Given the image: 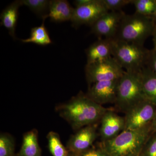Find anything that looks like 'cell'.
Wrapping results in <instances>:
<instances>
[{
  "mask_svg": "<svg viewBox=\"0 0 156 156\" xmlns=\"http://www.w3.org/2000/svg\"></svg>",
  "mask_w": 156,
  "mask_h": 156,
  "instance_id": "32",
  "label": "cell"
},
{
  "mask_svg": "<svg viewBox=\"0 0 156 156\" xmlns=\"http://www.w3.org/2000/svg\"><path fill=\"white\" fill-rule=\"evenodd\" d=\"M108 11L102 0H92L87 5L76 7L71 21L75 27L83 24L91 26Z\"/></svg>",
  "mask_w": 156,
  "mask_h": 156,
  "instance_id": "8",
  "label": "cell"
},
{
  "mask_svg": "<svg viewBox=\"0 0 156 156\" xmlns=\"http://www.w3.org/2000/svg\"><path fill=\"white\" fill-rule=\"evenodd\" d=\"M105 5L108 11H121L123 7L132 4V0H102Z\"/></svg>",
  "mask_w": 156,
  "mask_h": 156,
  "instance_id": "24",
  "label": "cell"
},
{
  "mask_svg": "<svg viewBox=\"0 0 156 156\" xmlns=\"http://www.w3.org/2000/svg\"><path fill=\"white\" fill-rule=\"evenodd\" d=\"M125 72L112 56L87 63L85 67L86 79L89 86L100 81L119 80Z\"/></svg>",
  "mask_w": 156,
  "mask_h": 156,
  "instance_id": "6",
  "label": "cell"
},
{
  "mask_svg": "<svg viewBox=\"0 0 156 156\" xmlns=\"http://www.w3.org/2000/svg\"><path fill=\"white\" fill-rule=\"evenodd\" d=\"M45 20H43L41 25L31 29L29 38L23 39V43H34L41 46H46L52 44V41L48 31L45 27Z\"/></svg>",
  "mask_w": 156,
  "mask_h": 156,
  "instance_id": "18",
  "label": "cell"
},
{
  "mask_svg": "<svg viewBox=\"0 0 156 156\" xmlns=\"http://www.w3.org/2000/svg\"><path fill=\"white\" fill-rule=\"evenodd\" d=\"M146 67L156 74V50H150L147 60Z\"/></svg>",
  "mask_w": 156,
  "mask_h": 156,
  "instance_id": "26",
  "label": "cell"
},
{
  "mask_svg": "<svg viewBox=\"0 0 156 156\" xmlns=\"http://www.w3.org/2000/svg\"><path fill=\"white\" fill-rule=\"evenodd\" d=\"M119 80L100 81L93 83L89 86L86 95L95 103L101 105L115 103Z\"/></svg>",
  "mask_w": 156,
  "mask_h": 156,
  "instance_id": "10",
  "label": "cell"
},
{
  "mask_svg": "<svg viewBox=\"0 0 156 156\" xmlns=\"http://www.w3.org/2000/svg\"><path fill=\"white\" fill-rule=\"evenodd\" d=\"M49 151L53 156H69V152L62 144L58 133L50 131L47 135Z\"/></svg>",
  "mask_w": 156,
  "mask_h": 156,
  "instance_id": "19",
  "label": "cell"
},
{
  "mask_svg": "<svg viewBox=\"0 0 156 156\" xmlns=\"http://www.w3.org/2000/svg\"><path fill=\"white\" fill-rule=\"evenodd\" d=\"M74 11V8L66 0H52L47 17L53 22L69 21L71 20Z\"/></svg>",
  "mask_w": 156,
  "mask_h": 156,
  "instance_id": "14",
  "label": "cell"
},
{
  "mask_svg": "<svg viewBox=\"0 0 156 156\" xmlns=\"http://www.w3.org/2000/svg\"><path fill=\"white\" fill-rule=\"evenodd\" d=\"M140 156H156V133L152 132L143 147Z\"/></svg>",
  "mask_w": 156,
  "mask_h": 156,
  "instance_id": "23",
  "label": "cell"
},
{
  "mask_svg": "<svg viewBox=\"0 0 156 156\" xmlns=\"http://www.w3.org/2000/svg\"><path fill=\"white\" fill-rule=\"evenodd\" d=\"M140 75L146 98L156 105V74L144 66Z\"/></svg>",
  "mask_w": 156,
  "mask_h": 156,
  "instance_id": "17",
  "label": "cell"
},
{
  "mask_svg": "<svg viewBox=\"0 0 156 156\" xmlns=\"http://www.w3.org/2000/svg\"><path fill=\"white\" fill-rule=\"evenodd\" d=\"M97 124L85 126L71 136L66 144L69 151L77 155L93 146L98 136Z\"/></svg>",
  "mask_w": 156,
  "mask_h": 156,
  "instance_id": "11",
  "label": "cell"
},
{
  "mask_svg": "<svg viewBox=\"0 0 156 156\" xmlns=\"http://www.w3.org/2000/svg\"><path fill=\"white\" fill-rule=\"evenodd\" d=\"M109 109L95 103L80 92L66 103L56 106V110L75 131L97 124Z\"/></svg>",
  "mask_w": 156,
  "mask_h": 156,
  "instance_id": "1",
  "label": "cell"
},
{
  "mask_svg": "<svg viewBox=\"0 0 156 156\" xmlns=\"http://www.w3.org/2000/svg\"><path fill=\"white\" fill-rule=\"evenodd\" d=\"M113 39L99 38L86 50L87 64L112 56Z\"/></svg>",
  "mask_w": 156,
  "mask_h": 156,
  "instance_id": "13",
  "label": "cell"
},
{
  "mask_svg": "<svg viewBox=\"0 0 156 156\" xmlns=\"http://www.w3.org/2000/svg\"><path fill=\"white\" fill-rule=\"evenodd\" d=\"M22 6L28 7L31 11L41 17L42 19L47 18L51 1L49 0H20Z\"/></svg>",
  "mask_w": 156,
  "mask_h": 156,
  "instance_id": "20",
  "label": "cell"
},
{
  "mask_svg": "<svg viewBox=\"0 0 156 156\" xmlns=\"http://www.w3.org/2000/svg\"><path fill=\"white\" fill-rule=\"evenodd\" d=\"M77 156H111L100 144L99 147L92 146L89 149L76 155Z\"/></svg>",
  "mask_w": 156,
  "mask_h": 156,
  "instance_id": "25",
  "label": "cell"
},
{
  "mask_svg": "<svg viewBox=\"0 0 156 156\" xmlns=\"http://www.w3.org/2000/svg\"><path fill=\"white\" fill-rule=\"evenodd\" d=\"M155 23L151 17L134 13L125 14L115 38L144 45L147 39L153 34Z\"/></svg>",
  "mask_w": 156,
  "mask_h": 156,
  "instance_id": "3",
  "label": "cell"
},
{
  "mask_svg": "<svg viewBox=\"0 0 156 156\" xmlns=\"http://www.w3.org/2000/svg\"><path fill=\"white\" fill-rule=\"evenodd\" d=\"M69 156H77V155H76L75 154L69 152Z\"/></svg>",
  "mask_w": 156,
  "mask_h": 156,
  "instance_id": "31",
  "label": "cell"
},
{
  "mask_svg": "<svg viewBox=\"0 0 156 156\" xmlns=\"http://www.w3.org/2000/svg\"><path fill=\"white\" fill-rule=\"evenodd\" d=\"M151 18H152L154 22L155 23V25H156V9L154 14L151 16Z\"/></svg>",
  "mask_w": 156,
  "mask_h": 156,
  "instance_id": "30",
  "label": "cell"
},
{
  "mask_svg": "<svg viewBox=\"0 0 156 156\" xmlns=\"http://www.w3.org/2000/svg\"><path fill=\"white\" fill-rule=\"evenodd\" d=\"M15 143L14 138L7 133L0 135V156H14Z\"/></svg>",
  "mask_w": 156,
  "mask_h": 156,
  "instance_id": "22",
  "label": "cell"
},
{
  "mask_svg": "<svg viewBox=\"0 0 156 156\" xmlns=\"http://www.w3.org/2000/svg\"><path fill=\"white\" fill-rule=\"evenodd\" d=\"M92 0H76V1H74V3L76 7H78V6L87 5L88 3L90 2Z\"/></svg>",
  "mask_w": 156,
  "mask_h": 156,
  "instance_id": "27",
  "label": "cell"
},
{
  "mask_svg": "<svg viewBox=\"0 0 156 156\" xmlns=\"http://www.w3.org/2000/svg\"><path fill=\"white\" fill-rule=\"evenodd\" d=\"M125 14L122 11H108L91 26L92 33L104 38L114 39Z\"/></svg>",
  "mask_w": 156,
  "mask_h": 156,
  "instance_id": "9",
  "label": "cell"
},
{
  "mask_svg": "<svg viewBox=\"0 0 156 156\" xmlns=\"http://www.w3.org/2000/svg\"><path fill=\"white\" fill-rule=\"evenodd\" d=\"M156 112V105L144 99L126 113L125 130H137L151 125Z\"/></svg>",
  "mask_w": 156,
  "mask_h": 156,
  "instance_id": "7",
  "label": "cell"
},
{
  "mask_svg": "<svg viewBox=\"0 0 156 156\" xmlns=\"http://www.w3.org/2000/svg\"><path fill=\"white\" fill-rule=\"evenodd\" d=\"M38 131L33 129L23 134L22 146L17 156H41Z\"/></svg>",
  "mask_w": 156,
  "mask_h": 156,
  "instance_id": "16",
  "label": "cell"
},
{
  "mask_svg": "<svg viewBox=\"0 0 156 156\" xmlns=\"http://www.w3.org/2000/svg\"><path fill=\"white\" fill-rule=\"evenodd\" d=\"M100 122L99 134L102 142L113 139L124 131L126 127L125 117L109 109L104 114Z\"/></svg>",
  "mask_w": 156,
  "mask_h": 156,
  "instance_id": "12",
  "label": "cell"
},
{
  "mask_svg": "<svg viewBox=\"0 0 156 156\" xmlns=\"http://www.w3.org/2000/svg\"><path fill=\"white\" fill-rule=\"evenodd\" d=\"M151 127L152 132L156 133V112L153 120L151 124Z\"/></svg>",
  "mask_w": 156,
  "mask_h": 156,
  "instance_id": "28",
  "label": "cell"
},
{
  "mask_svg": "<svg viewBox=\"0 0 156 156\" xmlns=\"http://www.w3.org/2000/svg\"><path fill=\"white\" fill-rule=\"evenodd\" d=\"M146 99L140 72L125 71L118 83L115 103L117 107L126 113L131 108Z\"/></svg>",
  "mask_w": 156,
  "mask_h": 156,
  "instance_id": "5",
  "label": "cell"
},
{
  "mask_svg": "<svg viewBox=\"0 0 156 156\" xmlns=\"http://www.w3.org/2000/svg\"><path fill=\"white\" fill-rule=\"evenodd\" d=\"M132 4L135 13L146 17H151L156 9V0H132Z\"/></svg>",
  "mask_w": 156,
  "mask_h": 156,
  "instance_id": "21",
  "label": "cell"
},
{
  "mask_svg": "<svg viewBox=\"0 0 156 156\" xmlns=\"http://www.w3.org/2000/svg\"><path fill=\"white\" fill-rule=\"evenodd\" d=\"M149 51L144 45L113 39L112 57L126 72H140L146 65Z\"/></svg>",
  "mask_w": 156,
  "mask_h": 156,
  "instance_id": "4",
  "label": "cell"
},
{
  "mask_svg": "<svg viewBox=\"0 0 156 156\" xmlns=\"http://www.w3.org/2000/svg\"><path fill=\"white\" fill-rule=\"evenodd\" d=\"M152 36L153 37V42L154 45V49L156 50V25L155 27L154 30L153 34Z\"/></svg>",
  "mask_w": 156,
  "mask_h": 156,
  "instance_id": "29",
  "label": "cell"
},
{
  "mask_svg": "<svg viewBox=\"0 0 156 156\" xmlns=\"http://www.w3.org/2000/svg\"><path fill=\"white\" fill-rule=\"evenodd\" d=\"M151 124L137 130H124L113 139L101 144L111 156H140L152 133Z\"/></svg>",
  "mask_w": 156,
  "mask_h": 156,
  "instance_id": "2",
  "label": "cell"
},
{
  "mask_svg": "<svg viewBox=\"0 0 156 156\" xmlns=\"http://www.w3.org/2000/svg\"><path fill=\"white\" fill-rule=\"evenodd\" d=\"M21 6L20 1H14L7 6L1 14V25L8 30L9 34L14 39H16L15 30L19 14L18 10Z\"/></svg>",
  "mask_w": 156,
  "mask_h": 156,
  "instance_id": "15",
  "label": "cell"
}]
</instances>
